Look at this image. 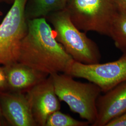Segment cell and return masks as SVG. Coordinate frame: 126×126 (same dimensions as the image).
I'll use <instances>...</instances> for the list:
<instances>
[{"label":"cell","instance_id":"obj_18","mask_svg":"<svg viewBox=\"0 0 126 126\" xmlns=\"http://www.w3.org/2000/svg\"><path fill=\"white\" fill-rule=\"evenodd\" d=\"M2 117L3 115H2V111H1V107H0V126H1L2 124Z\"/></svg>","mask_w":126,"mask_h":126},{"label":"cell","instance_id":"obj_7","mask_svg":"<svg viewBox=\"0 0 126 126\" xmlns=\"http://www.w3.org/2000/svg\"><path fill=\"white\" fill-rule=\"evenodd\" d=\"M27 96L35 121L40 126H45L50 114L60 108L50 75L30 88Z\"/></svg>","mask_w":126,"mask_h":126},{"label":"cell","instance_id":"obj_15","mask_svg":"<svg viewBox=\"0 0 126 126\" xmlns=\"http://www.w3.org/2000/svg\"><path fill=\"white\" fill-rule=\"evenodd\" d=\"M8 87V82L4 67L0 66V91L3 92Z\"/></svg>","mask_w":126,"mask_h":126},{"label":"cell","instance_id":"obj_8","mask_svg":"<svg viewBox=\"0 0 126 126\" xmlns=\"http://www.w3.org/2000/svg\"><path fill=\"white\" fill-rule=\"evenodd\" d=\"M0 105L3 116L12 126L36 125L27 95L0 92Z\"/></svg>","mask_w":126,"mask_h":126},{"label":"cell","instance_id":"obj_16","mask_svg":"<svg viewBox=\"0 0 126 126\" xmlns=\"http://www.w3.org/2000/svg\"><path fill=\"white\" fill-rule=\"evenodd\" d=\"M119 9L126 12V0H115Z\"/></svg>","mask_w":126,"mask_h":126},{"label":"cell","instance_id":"obj_13","mask_svg":"<svg viewBox=\"0 0 126 126\" xmlns=\"http://www.w3.org/2000/svg\"><path fill=\"white\" fill-rule=\"evenodd\" d=\"M89 124V123L87 121H78L58 110L49 116L45 126H86Z\"/></svg>","mask_w":126,"mask_h":126},{"label":"cell","instance_id":"obj_9","mask_svg":"<svg viewBox=\"0 0 126 126\" xmlns=\"http://www.w3.org/2000/svg\"><path fill=\"white\" fill-rule=\"evenodd\" d=\"M105 93L97 99V118L92 126H106L126 112V81Z\"/></svg>","mask_w":126,"mask_h":126},{"label":"cell","instance_id":"obj_14","mask_svg":"<svg viewBox=\"0 0 126 126\" xmlns=\"http://www.w3.org/2000/svg\"><path fill=\"white\" fill-rule=\"evenodd\" d=\"M106 126H126V112L109 122Z\"/></svg>","mask_w":126,"mask_h":126},{"label":"cell","instance_id":"obj_1","mask_svg":"<svg viewBox=\"0 0 126 126\" xmlns=\"http://www.w3.org/2000/svg\"><path fill=\"white\" fill-rule=\"evenodd\" d=\"M74 61L56 40L46 18L28 20L27 33L21 44L18 62L51 75L66 73Z\"/></svg>","mask_w":126,"mask_h":126},{"label":"cell","instance_id":"obj_11","mask_svg":"<svg viewBox=\"0 0 126 126\" xmlns=\"http://www.w3.org/2000/svg\"><path fill=\"white\" fill-rule=\"evenodd\" d=\"M67 0H27L25 9L27 20L46 18L65 9Z\"/></svg>","mask_w":126,"mask_h":126},{"label":"cell","instance_id":"obj_5","mask_svg":"<svg viewBox=\"0 0 126 126\" xmlns=\"http://www.w3.org/2000/svg\"><path fill=\"white\" fill-rule=\"evenodd\" d=\"M27 0H15L0 24V64L18 62L21 44L28 29Z\"/></svg>","mask_w":126,"mask_h":126},{"label":"cell","instance_id":"obj_4","mask_svg":"<svg viewBox=\"0 0 126 126\" xmlns=\"http://www.w3.org/2000/svg\"><path fill=\"white\" fill-rule=\"evenodd\" d=\"M64 9L79 30L109 36L119 7L115 0H67Z\"/></svg>","mask_w":126,"mask_h":126},{"label":"cell","instance_id":"obj_17","mask_svg":"<svg viewBox=\"0 0 126 126\" xmlns=\"http://www.w3.org/2000/svg\"><path fill=\"white\" fill-rule=\"evenodd\" d=\"M15 0H0V2H4L8 4H12Z\"/></svg>","mask_w":126,"mask_h":126},{"label":"cell","instance_id":"obj_6","mask_svg":"<svg viewBox=\"0 0 126 126\" xmlns=\"http://www.w3.org/2000/svg\"><path fill=\"white\" fill-rule=\"evenodd\" d=\"M65 74L86 79L105 93L126 81V52L108 63L85 64L74 61Z\"/></svg>","mask_w":126,"mask_h":126},{"label":"cell","instance_id":"obj_19","mask_svg":"<svg viewBox=\"0 0 126 126\" xmlns=\"http://www.w3.org/2000/svg\"><path fill=\"white\" fill-rule=\"evenodd\" d=\"M2 15H3V13H2V12H1V11L0 9V16H1Z\"/></svg>","mask_w":126,"mask_h":126},{"label":"cell","instance_id":"obj_3","mask_svg":"<svg viewBox=\"0 0 126 126\" xmlns=\"http://www.w3.org/2000/svg\"><path fill=\"white\" fill-rule=\"evenodd\" d=\"M50 76L60 101L65 102L72 112L92 125L97 118L96 101L101 92L99 87L90 82L76 81L65 73Z\"/></svg>","mask_w":126,"mask_h":126},{"label":"cell","instance_id":"obj_12","mask_svg":"<svg viewBox=\"0 0 126 126\" xmlns=\"http://www.w3.org/2000/svg\"><path fill=\"white\" fill-rule=\"evenodd\" d=\"M109 36L117 48L123 53L126 52V11L119 9L111 24Z\"/></svg>","mask_w":126,"mask_h":126},{"label":"cell","instance_id":"obj_10","mask_svg":"<svg viewBox=\"0 0 126 126\" xmlns=\"http://www.w3.org/2000/svg\"><path fill=\"white\" fill-rule=\"evenodd\" d=\"M3 67L8 87L16 91L29 89L44 79L47 75L19 62Z\"/></svg>","mask_w":126,"mask_h":126},{"label":"cell","instance_id":"obj_2","mask_svg":"<svg viewBox=\"0 0 126 126\" xmlns=\"http://www.w3.org/2000/svg\"><path fill=\"white\" fill-rule=\"evenodd\" d=\"M46 19L54 28L56 40L74 61L85 64L100 63L101 56L98 45L74 25L65 9Z\"/></svg>","mask_w":126,"mask_h":126}]
</instances>
